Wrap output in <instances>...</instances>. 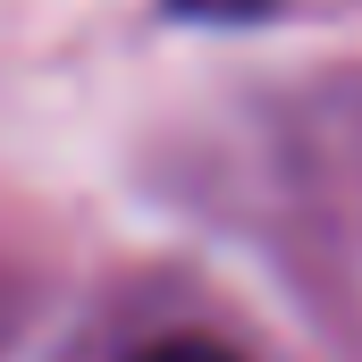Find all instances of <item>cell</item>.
Here are the masks:
<instances>
[{
  "label": "cell",
  "instance_id": "1",
  "mask_svg": "<svg viewBox=\"0 0 362 362\" xmlns=\"http://www.w3.org/2000/svg\"><path fill=\"white\" fill-rule=\"evenodd\" d=\"M135 362H236V354L211 346V337H160V346H144Z\"/></svg>",
  "mask_w": 362,
  "mask_h": 362
}]
</instances>
